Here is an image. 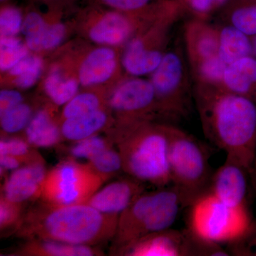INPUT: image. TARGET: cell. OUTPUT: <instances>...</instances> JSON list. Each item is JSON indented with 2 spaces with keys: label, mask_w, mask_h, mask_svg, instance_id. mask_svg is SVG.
Instances as JSON below:
<instances>
[{
  "label": "cell",
  "mask_w": 256,
  "mask_h": 256,
  "mask_svg": "<svg viewBox=\"0 0 256 256\" xmlns=\"http://www.w3.org/2000/svg\"><path fill=\"white\" fill-rule=\"evenodd\" d=\"M101 109L100 98L92 92L77 94L68 104L63 110L64 120L72 118L95 112Z\"/></svg>",
  "instance_id": "f546056e"
},
{
  "label": "cell",
  "mask_w": 256,
  "mask_h": 256,
  "mask_svg": "<svg viewBox=\"0 0 256 256\" xmlns=\"http://www.w3.org/2000/svg\"><path fill=\"white\" fill-rule=\"evenodd\" d=\"M24 162L22 160L11 156H0L1 173L10 170H16L22 166Z\"/></svg>",
  "instance_id": "60d3db41"
},
{
  "label": "cell",
  "mask_w": 256,
  "mask_h": 256,
  "mask_svg": "<svg viewBox=\"0 0 256 256\" xmlns=\"http://www.w3.org/2000/svg\"><path fill=\"white\" fill-rule=\"evenodd\" d=\"M249 175H250V178H252V186H254V190H255L256 192V160L255 163H254V168H252V172H250Z\"/></svg>",
  "instance_id": "7bdbcfd3"
},
{
  "label": "cell",
  "mask_w": 256,
  "mask_h": 256,
  "mask_svg": "<svg viewBox=\"0 0 256 256\" xmlns=\"http://www.w3.org/2000/svg\"><path fill=\"white\" fill-rule=\"evenodd\" d=\"M65 36V26L56 24L47 26L38 34L26 37V46L34 52L54 50L60 46Z\"/></svg>",
  "instance_id": "4316f807"
},
{
  "label": "cell",
  "mask_w": 256,
  "mask_h": 256,
  "mask_svg": "<svg viewBox=\"0 0 256 256\" xmlns=\"http://www.w3.org/2000/svg\"><path fill=\"white\" fill-rule=\"evenodd\" d=\"M248 175L242 166L226 160L213 174L208 192L228 206H248Z\"/></svg>",
  "instance_id": "4fadbf2b"
},
{
  "label": "cell",
  "mask_w": 256,
  "mask_h": 256,
  "mask_svg": "<svg viewBox=\"0 0 256 256\" xmlns=\"http://www.w3.org/2000/svg\"><path fill=\"white\" fill-rule=\"evenodd\" d=\"M116 54L102 47L92 50L82 62L79 70V80L84 86L99 85L108 80L117 68Z\"/></svg>",
  "instance_id": "2e32d148"
},
{
  "label": "cell",
  "mask_w": 256,
  "mask_h": 256,
  "mask_svg": "<svg viewBox=\"0 0 256 256\" xmlns=\"http://www.w3.org/2000/svg\"><path fill=\"white\" fill-rule=\"evenodd\" d=\"M22 205L13 203L6 200L3 195L0 200V229L6 232L14 229L16 230L23 218Z\"/></svg>",
  "instance_id": "836d02e7"
},
{
  "label": "cell",
  "mask_w": 256,
  "mask_h": 256,
  "mask_svg": "<svg viewBox=\"0 0 256 256\" xmlns=\"http://www.w3.org/2000/svg\"><path fill=\"white\" fill-rule=\"evenodd\" d=\"M226 66L227 64L218 55L198 64L192 68L197 82H200V88L222 90L224 72Z\"/></svg>",
  "instance_id": "d4e9b609"
},
{
  "label": "cell",
  "mask_w": 256,
  "mask_h": 256,
  "mask_svg": "<svg viewBox=\"0 0 256 256\" xmlns=\"http://www.w3.org/2000/svg\"><path fill=\"white\" fill-rule=\"evenodd\" d=\"M104 4L124 12H137L148 9L153 0H102Z\"/></svg>",
  "instance_id": "8d00e7d4"
},
{
  "label": "cell",
  "mask_w": 256,
  "mask_h": 256,
  "mask_svg": "<svg viewBox=\"0 0 256 256\" xmlns=\"http://www.w3.org/2000/svg\"><path fill=\"white\" fill-rule=\"evenodd\" d=\"M198 106L208 139L248 174L256 160V102L220 89L200 88Z\"/></svg>",
  "instance_id": "6da1fadb"
},
{
  "label": "cell",
  "mask_w": 256,
  "mask_h": 256,
  "mask_svg": "<svg viewBox=\"0 0 256 256\" xmlns=\"http://www.w3.org/2000/svg\"><path fill=\"white\" fill-rule=\"evenodd\" d=\"M182 208L180 195L172 186L144 192L120 216L112 252L122 256L146 236L171 228Z\"/></svg>",
  "instance_id": "277c9868"
},
{
  "label": "cell",
  "mask_w": 256,
  "mask_h": 256,
  "mask_svg": "<svg viewBox=\"0 0 256 256\" xmlns=\"http://www.w3.org/2000/svg\"><path fill=\"white\" fill-rule=\"evenodd\" d=\"M146 190V184L128 176L101 188L87 204L105 214L120 216Z\"/></svg>",
  "instance_id": "7c38bea8"
},
{
  "label": "cell",
  "mask_w": 256,
  "mask_h": 256,
  "mask_svg": "<svg viewBox=\"0 0 256 256\" xmlns=\"http://www.w3.org/2000/svg\"><path fill=\"white\" fill-rule=\"evenodd\" d=\"M222 90L250 98L256 102V57L248 56L228 64Z\"/></svg>",
  "instance_id": "9a60e30c"
},
{
  "label": "cell",
  "mask_w": 256,
  "mask_h": 256,
  "mask_svg": "<svg viewBox=\"0 0 256 256\" xmlns=\"http://www.w3.org/2000/svg\"><path fill=\"white\" fill-rule=\"evenodd\" d=\"M0 116L2 130L8 134H14L28 128L33 114L32 108L22 102Z\"/></svg>",
  "instance_id": "f1b7e54d"
},
{
  "label": "cell",
  "mask_w": 256,
  "mask_h": 256,
  "mask_svg": "<svg viewBox=\"0 0 256 256\" xmlns=\"http://www.w3.org/2000/svg\"><path fill=\"white\" fill-rule=\"evenodd\" d=\"M75 144L69 150L70 158L74 160H86L89 161L101 152L114 146L106 138L94 136Z\"/></svg>",
  "instance_id": "4dcf8cb0"
},
{
  "label": "cell",
  "mask_w": 256,
  "mask_h": 256,
  "mask_svg": "<svg viewBox=\"0 0 256 256\" xmlns=\"http://www.w3.org/2000/svg\"><path fill=\"white\" fill-rule=\"evenodd\" d=\"M232 247L236 255L256 256V226L244 240Z\"/></svg>",
  "instance_id": "f35d334b"
},
{
  "label": "cell",
  "mask_w": 256,
  "mask_h": 256,
  "mask_svg": "<svg viewBox=\"0 0 256 256\" xmlns=\"http://www.w3.org/2000/svg\"><path fill=\"white\" fill-rule=\"evenodd\" d=\"M223 12L229 24L247 36H256V0H230Z\"/></svg>",
  "instance_id": "603a6c76"
},
{
  "label": "cell",
  "mask_w": 256,
  "mask_h": 256,
  "mask_svg": "<svg viewBox=\"0 0 256 256\" xmlns=\"http://www.w3.org/2000/svg\"><path fill=\"white\" fill-rule=\"evenodd\" d=\"M188 208V230L208 245L232 246L244 240L256 226L248 206H228L210 192Z\"/></svg>",
  "instance_id": "5b68a950"
},
{
  "label": "cell",
  "mask_w": 256,
  "mask_h": 256,
  "mask_svg": "<svg viewBox=\"0 0 256 256\" xmlns=\"http://www.w3.org/2000/svg\"><path fill=\"white\" fill-rule=\"evenodd\" d=\"M23 102L22 94L14 90H3L0 92V116Z\"/></svg>",
  "instance_id": "ab89813d"
},
{
  "label": "cell",
  "mask_w": 256,
  "mask_h": 256,
  "mask_svg": "<svg viewBox=\"0 0 256 256\" xmlns=\"http://www.w3.org/2000/svg\"><path fill=\"white\" fill-rule=\"evenodd\" d=\"M22 16L15 8H4L0 14V32L2 36H15L22 28Z\"/></svg>",
  "instance_id": "e575fe53"
},
{
  "label": "cell",
  "mask_w": 256,
  "mask_h": 256,
  "mask_svg": "<svg viewBox=\"0 0 256 256\" xmlns=\"http://www.w3.org/2000/svg\"><path fill=\"white\" fill-rule=\"evenodd\" d=\"M26 140L34 148H50L58 146L62 141L60 128L47 110L38 111L33 116L26 128Z\"/></svg>",
  "instance_id": "d6986e66"
},
{
  "label": "cell",
  "mask_w": 256,
  "mask_h": 256,
  "mask_svg": "<svg viewBox=\"0 0 256 256\" xmlns=\"http://www.w3.org/2000/svg\"><path fill=\"white\" fill-rule=\"evenodd\" d=\"M26 140L18 138L2 139L0 142V156H11L18 158L26 164L42 158Z\"/></svg>",
  "instance_id": "1f68e13d"
},
{
  "label": "cell",
  "mask_w": 256,
  "mask_h": 256,
  "mask_svg": "<svg viewBox=\"0 0 256 256\" xmlns=\"http://www.w3.org/2000/svg\"><path fill=\"white\" fill-rule=\"evenodd\" d=\"M43 66L44 63L42 58L34 56L31 66L22 75L15 79L16 86L22 89H28L33 87L41 76Z\"/></svg>",
  "instance_id": "d590c367"
},
{
  "label": "cell",
  "mask_w": 256,
  "mask_h": 256,
  "mask_svg": "<svg viewBox=\"0 0 256 256\" xmlns=\"http://www.w3.org/2000/svg\"><path fill=\"white\" fill-rule=\"evenodd\" d=\"M44 20L37 13L32 12L28 14L23 22L22 31L25 36L30 37L38 34L47 28Z\"/></svg>",
  "instance_id": "74e56055"
},
{
  "label": "cell",
  "mask_w": 256,
  "mask_h": 256,
  "mask_svg": "<svg viewBox=\"0 0 256 256\" xmlns=\"http://www.w3.org/2000/svg\"><path fill=\"white\" fill-rule=\"evenodd\" d=\"M110 106L127 118L124 131L148 124L150 114L159 111L152 84L140 78L130 79L120 84L111 96Z\"/></svg>",
  "instance_id": "30bf717a"
},
{
  "label": "cell",
  "mask_w": 256,
  "mask_h": 256,
  "mask_svg": "<svg viewBox=\"0 0 256 256\" xmlns=\"http://www.w3.org/2000/svg\"><path fill=\"white\" fill-rule=\"evenodd\" d=\"M47 172L42 158L24 164L8 176L2 195L10 202L21 205L36 200L41 196Z\"/></svg>",
  "instance_id": "8fae6325"
},
{
  "label": "cell",
  "mask_w": 256,
  "mask_h": 256,
  "mask_svg": "<svg viewBox=\"0 0 256 256\" xmlns=\"http://www.w3.org/2000/svg\"><path fill=\"white\" fill-rule=\"evenodd\" d=\"M165 54L146 50L142 40L136 38L128 44L122 64L128 74L134 76H142L152 74L161 64Z\"/></svg>",
  "instance_id": "ac0fdd59"
},
{
  "label": "cell",
  "mask_w": 256,
  "mask_h": 256,
  "mask_svg": "<svg viewBox=\"0 0 256 256\" xmlns=\"http://www.w3.org/2000/svg\"><path fill=\"white\" fill-rule=\"evenodd\" d=\"M87 164L106 182L124 173L120 154L114 146L101 152L88 161Z\"/></svg>",
  "instance_id": "484cf974"
},
{
  "label": "cell",
  "mask_w": 256,
  "mask_h": 256,
  "mask_svg": "<svg viewBox=\"0 0 256 256\" xmlns=\"http://www.w3.org/2000/svg\"><path fill=\"white\" fill-rule=\"evenodd\" d=\"M47 96L56 105H66L78 92V82L75 79H64L58 70H54L44 84Z\"/></svg>",
  "instance_id": "cb8c5ba5"
},
{
  "label": "cell",
  "mask_w": 256,
  "mask_h": 256,
  "mask_svg": "<svg viewBox=\"0 0 256 256\" xmlns=\"http://www.w3.org/2000/svg\"><path fill=\"white\" fill-rule=\"evenodd\" d=\"M133 25L130 18L120 13L106 14L90 30V38L99 44L117 46L130 37Z\"/></svg>",
  "instance_id": "e0dca14e"
},
{
  "label": "cell",
  "mask_w": 256,
  "mask_h": 256,
  "mask_svg": "<svg viewBox=\"0 0 256 256\" xmlns=\"http://www.w3.org/2000/svg\"><path fill=\"white\" fill-rule=\"evenodd\" d=\"M170 139L172 185L183 208H188L208 192L213 173L208 153L198 140L173 126H166Z\"/></svg>",
  "instance_id": "8992f818"
},
{
  "label": "cell",
  "mask_w": 256,
  "mask_h": 256,
  "mask_svg": "<svg viewBox=\"0 0 256 256\" xmlns=\"http://www.w3.org/2000/svg\"><path fill=\"white\" fill-rule=\"evenodd\" d=\"M252 56L256 57V36L252 37Z\"/></svg>",
  "instance_id": "ee69618b"
},
{
  "label": "cell",
  "mask_w": 256,
  "mask_h": 256,
  "mask_svg": "<svg viewBox=\"0 0 256 256\" xmlns=\"http://www.w3.org/2000/svg\"><path fill=\"white\" fill-rule=\"evenodd\" d=\"M0 68L10 70L22 60L28 56V47L14 36H2Z\"/></svg>",
  "instance_id": "83f0119b"
},
{
  "label": "cell",
  "mask_w": 256,
  "mask_h": 256,
  "mask_svg": "<svg viewBox=\"0 0 256 256\" xmlns=\"http://www.w3.org/2000/svg\"><path fill=\"white\" fill-rule=\"evenodd\" d=\"M152 74L160 112L174 120L186 118L191 111L192 96L182 54L178 50L165 54Z\"/></svg>",
  "instance_id": "ba28073f"
},
{
  "label": "cell",
  "mask_w": 256,
  "mask_h": 256,
  "mask_svg": "<svg viewBox=\"0 0 256 256\" xmlns=\"http://www.w3.org/2000/svg\"><path fill=\"white\" fill-rule=\"evenodd\" d=\"M116 146L124 174L156 188L171 186L166 126L148 122L130 128L120 134Z\"/></svg>",
  "instance_id": "3957f363"
},
{
  "label": "cell",
  "mask_w": 256,
  "mask_h": 256,
  "mask_svg": "<svg viewBox=\"0 0 256 256\" xmlns=\"http://www.w3.org/2000/svg\"><path fill=\"white\" fill-rule=\"evenodd\" d=\"M218 56L228 65L252 55V38L228 24L218 28Z\"/></svg>",
  "instance_id": "7402d4cb"
},
{
  "label": "cell",
  "mask_w": 256,
  "mask_h": 256,
  "mask_svg": "<svg viewBox=\"0 0 256 256\" xmlns=\"http://www.w3.org/2000/svg\"><path fill=\"white\" fill-rule=\"evenodd\" d=\"M34 58V56H28L24 58L23 60H22L20 63L16 64L14 67H13L10 70V74L12 76L16 77V78L22 75L31 66L32 63H33Z\"/></svg>",
  "instance_id": "b9f144b4"
},
{
  "label": "cell",
  "mask_w": 256,
  "mask_h": 256,
  "mask_svg": "<svg viewBox=\"0 0 256 256\" xmlns=\"http://www.w3.org/2000/svg\"><path fill=\"white\" fill-rule=\"evenodd\" d=\"M220 246L200 242L190 230L166 229L146 236L130 247L122 256H227Z\"/></svg>",
  "instance_id": "9c48e42d"
},
{
  "label": "cell",
  "mask_w": 256,
  "mask_h": 256,
  "mask_svg": "<svg viewBox=\"0 0 256 256\" xmlns=\"http://www.w3.org/2000/svg\"><path fill=\"white\" fill-rule=\"evenodd\" d=\"M108 116L100 110L90 114L64 120L60 130L63 138L76 142L96 136L107 126Z\"/></svg>",
  "instance_id": "44dd1931"
},
{
  "label": "cell",
  "mask_w": 256,
  "mask_h": 256,
  "mask_svg": "<svg viewBox=\"0 0 256 256\" xmlns=\"http://www.w3.org/2000/svg\"><path fill=\"white\" fill-rule=\"evenodd\" d=\"M230 0H183L184 10H188L195 18L206 20L225 8Z\"/></svg>",
  "instance_id": "d6a6232c"
},
{
  "label": "cell",
  "mask_w": 256,
  "mask_h": 256,
  "mask_svg": "<svg viewBox=\"0 0 256 256\" xmlns=\"http://www.w3.org/2000/svg\"><path fill=\"white\" fill-rule=\"evenodd\" d=\"M185 44L192 68L218 55V28L206 20L194 18L185 26Z\"/></svg>",
  "instance_id": "5bb4252c"
},
{
  "label": "cell",
  "mask_w": 256,
  "mask_h": 256,
  "mask_svg": "<svg viewBox=\"0 0 256 256\" xmlns=\"http://www.w3.org/2000/svg\"><path fill=\"white\" fill-rule=\"evenodd\" d=\"M176 1H178V2L180 3V2H182L183 0H176Z\"/></svg>",
  "instance_id": "f6af8a7d"
},
{
  "label": "cell",
  "mask_w": 256,
  "mask_h": 256,
  "mask_svg": "<svg viewBox=\"0 0 256 256\" xmlns=\"http://www.w3.org/2000/svg\"><path fill=\"white\" fill-rule=\"evenodd\" d=\"M120 216L105 214L88 204L56 205L42 202L23 216L18 238L96 247L114 240Z\"/></svg>",
  "instance_id": "7a4b0ae2"
},
{
  "label": "cell",
  "mask_w": 256,
  "mask_h": 256,
  "mask_svg": "<svg viewBox=\"0 0 256 256\" xmlns=\"http://www.w3.org/2000/svg\"><path fill=\"white\" fill-rule=\"evenodd\" d=\"M94 246L72 245L50 240H30L15 252L18 256H92L101 255Z\"/></svg>",
  "instance_id": "ffe728a7"
},
{
  "label": "cell",
  "mask_w": 256,
  "mask_h": 256,
  "mask_svg": "<svg viewBox=\"0 0 256 256\" xmlns=\"http://www.w3.org/2000/svg\"><path fill=\"white\" fill-rule=\"evenodd\" d=\"M1 1H4V0H1Z\"/></svg>",
  "instance_id": "bcb514c9"
},
{
  "label": "cell",
  "mask_w": 256,
  "mask_h": 256,
  "mask_svg": "<svg viewBox=\"0 0 256 256\" xmlns=\"http://www.w3.org/2000/svg\"><path fill=\"white\" fill-rule=\"evenodd\" d=\"M105 182L88 164L69 158L47 172L40 198L52 204H82L87 203Z\"/></svg>",
  "instance_id": "52a82bcc"
}]
</instances>
